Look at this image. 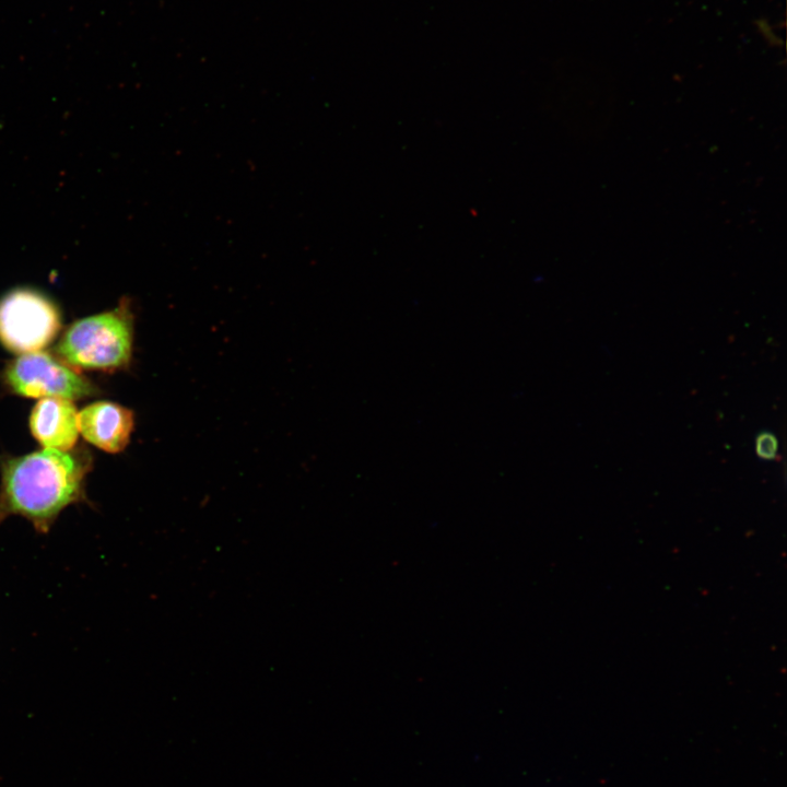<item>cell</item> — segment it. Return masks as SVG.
<instances>
[{"label":"cell","mask_w":787,"mask_h":787,"mask_svg":"<svg viewBox=\"0 0 787 787\" xmlns=\"http://www.w3.org/2000/svg\"><path fill=\"white\" fill-rule=\"evenodd\" d=\"M30 427L46 448L70 450L79 434L77 408L71 400L42 398L32 410Z\"/></svg>","instance_id":"8992f818"},{"label":"cell","mask_w":787,"mask_h":787,"mask_svg":"<svg viewBox=\"0 0 787 787\" xmlns=\"http://www.w3.org/2000/svg\"><path fill=\"white\" fill-rule=\"evenodd\" d=\"M11 391L30 398L77 400L95 395L96 388L73 367L46 352L21 354L4 371Z\"/></svg>","instance_id":"277c9868"},{"label":"cell","mask_w":787,"mask_h":787,"mask_svg":"<svg viewBox=\"0 0 787 787\" xmlns=\"http://www.w3.org/2000/svg\"><path fill=\"white\" fill-rule=\"evenodd\" d=\"M778 450V441L776 436L770 432H762L755 439L756 455L765 460H772L776 457Z\"/></svg>","instance_id":"52a82bcc"},{"label":"cell","mask_w":787,"mask_h":787,"mask_svg":"<svg viewBox=\"0 0 787 787\" xmlns=\"http://www.w3.org/2000/svg\"><path fill=\"white\" fill-rule=\"evenodd\" d=\"M59 329V310L44 294L17 289L0 299V342L10 351L36 352L48 345Z\"/></svg>","instance_id":"3957f363"},{"label":"cell","mask_w":787,"mask_h":787,"mask_svg":"<svg viewBox=\"0 0 787 787\" xmlns=\"http://www.w3.org/2000/svg\"><path fill=\"white\" fill-rule=\"evenodd\" d=\"M133 345V314L127 299L108 312L73 322L56 345V353L74 369L115 372L129 365Z\"/></svg>","instance_id":"7a4b0ae2"},{"label":"cell","mask_w":787,"mask_h":787,"mask_svg":"<svg viewBox=\"0 0 787 787\" xmlns=\"http://www.w3.org/2000/svg\"><path fill=\"white\" fill-rule=\"evenodd\" d=\"M133 426V412L115 402L98 401L78 412L79 432L107 453L122 451L130 442Z\"/></svg>","instance_id":"5b68a950"},{"label":"cell","mask_w":787,"mask_h":787,"mask_svg":"<svg viewBox=\"0 0 787 787\" xmlns=\"http://www.w3.org/2000/svg\"><path fill=\"white\" fill-rule=\"evenodd\" d=\"M90 467L86 455L52 448L7 459L1 465L0 524L22 516L47 533L66 507L84 500Z\"/></svg>","instance_id":"6da1fadb"}]
</instances>
